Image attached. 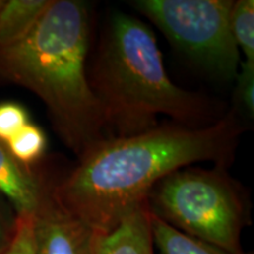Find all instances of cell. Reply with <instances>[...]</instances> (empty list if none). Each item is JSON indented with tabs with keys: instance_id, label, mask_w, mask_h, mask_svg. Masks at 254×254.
<instances>
[{
	"instance_id": "cell-9",
	"label": "cell",
	"mask_w": 254,
	"mask_h": 254,
	"mask_svg": "<svg viewBox=\"0 0 254 254\" xmlns=\"http://www.w3.org/2000/svg\"><path fill=\"white\" fill-rule=\"evenodd\" d=\"M51 0H2L0 5V53L30 33Z\"/></svg>"
},
{
	"instance_id": "cell-14",
	"label": "cell",
	"mask_w": 254,
	"mask_h": 254,
	"mask_svg": "<svg viewBox=\"0 0 254 254\" xmlns=\"http://www.w3.org/2000/svg\"><path fill=\"white\" fill-rule=\"evenodd\" d=\"M30 123L27 111L17 103L0 104V142L5 144Z\"/></svg>"
},
{
	"instance_id": "cell-3",
	"label": "cell",
	"mask_w": 254,
	"mask_h": 254,
	"mask_svg": "<svg viewBox=\"0 0 254 254\" xmlns=\"http://www.w3.org/2000/svg\"><path fill=\"white\" fill-rule=\"evenodd\" d=\"M98 52L88 79L109 138L150 131L161 114L190 127L211 125L225 114L220 104L171 80L153 32L132 15H112Z\"/></svg>"
},
{
	"instance_id": "cell-16",
	"label": "cell",
	"mask_w": 254,
	"mask_h": 254,
	"mask_svg": "<svg viewBox=\"0 0 254 254\" xmlns=\"http://www.w3.org/2000/svg\"><path fill=\"white\" fill-rule=\"evenodd\" d=\"M17 214L12 213L0 196V254L6 250L14 234Z\"/></svg>"
},
{
	"instance_id": "cell-17",
	"label": "cell",
	"mask_w": 254,
	"mask_h": 254,
	"mask_svg": "<svg viewBox=\"0 0 254 254\" xmlns=\"http://www.w3.org/2000/svg\"><path fill=\"white\" fill-rule=\"evenodd\" d=\"M1 1H2V0H0V5H1Z\"/></svg>"
},
{
	"instance_id": "cell-1",
	"label": "cell",
	"mask_w": 254,
	"mask_h": 254,
	"mask_svg": "<svg viewBox=\"0 0 254 254\" xmlns=\"http://www.w3.org/2000/svg\"><path fill=\"white\" fill-rule=\"evenodd\" d=\"M243 132L232 110L207 126L166 123L140 134L106 138L79 157L66 176L50 178L52 194L95 234H107L174 171L200 161L226 168Z\"/></svg>"
},
{
	"instance_id": "cell-13",
	"label": "cell",
	"mask_w": 254,
	"mask_h": 254,
	"mask_svg": "<svg viewBox=\"0 0 254 254\" xmlns=\"http://www.w3.org/2000/svg\"><path fill=\"white\" fill-rule=\"evenodd\" d=\"M236 103L247 118L254 117V63L243 62L237 74Z\"/></svg>"
},
{
	"instance_id": "cell-7",
	"label": "cell",
	"mask_w": 254,
	"mask_h": 254,
	"mask_svg": "<svg viewBox=\"0 0 254 254\" xmlns=\"http://www.w3.org/2000/svg\"><path fill=\"white\" fill-rule=\"evenodd\" d=\"M94 254H155L147 201L138 206L107 234H97Z\"/></svg>"
},
{
	"instance_id": "cell-11",
	"label": "cell",
	"mask_w": 254,
	"mask_h": 254,
	"mask_svg": "<svg viewBox=\"0 0 254 254\" xmlns=\"http://www.w3.org/2000/svg\"><path fill=\"white\" fill-rule=\"evenodd\" d=\"M4 145L19 164L31 168L45 153L46 135L40 127L28 123Z\"/></svg>"
},
{
	"instance_id": "cell-4",
	"label": "cell",
	"mask_w": 254,
	"mask_h": 254,
	"mask_svg": "<svg viewBox=\"0 0 254 254\" xmlns=\"http://www.w3.org/2000/svg\"><path fill=\"white\" fill-rule=\"evenodd\" d=\"M147 205L152 215L187 236L245 253L241 234L251 222L250 200L226 168H179L155 184Z\"/></svg>"
},
{
	"instance_id": "cell-6",
	"label": "cell",
	"mask_w": 254,
	"mask_h": 254,
	"mask_svg": "<svg viewBox=\"0 0 254 254\" xmlns=\"http://www.w3.org/2000/svg\"><path fill=\"white\" fill-rule=\"evenodd\" d=\"M95 236L60 206L52 194L50 177L44 174L43 195L33 213L36 254H94Z\"/></svg>"
},
{
	"instance_id": "cell-5",
	"label": "cell",
	"mask_w": 254,
	"mask_h": 254,
	"mask_svg": "<svg viewBox=\"0 0 254 254\" xmlns=\"http://www.w3.org/2000/svg\"><path fill=\"white\" fill-rule=\"evenodd\" d=\"M132 4L199 67L221 81L237 78L241 62L231 28L232 0H136Z\"/></svg>"
},
{
	"instance_id": "cell-2",
	"label": "cell",
	"mask_w": 254,
	"mask_h": 254,
	"mask_svg": "<svg viewBox=\"0 0 254 254\" xmlns=\"http://www.w3.org/2000/svg\"><path fill=\"white\" fill-rule=\"evenodd\" d=\"M90 27L84 1L51 0L30 33L0 53V80L36 93L78 158L109 138L86 71Z\"/></svg>"
},
{
	"instance_id": "cell-10",
	"label": "cell",
	"mask_w": 254,
	"mask_h": 254,
	"mask_svg": "<svg viewBox=\"0 0 254 254\" xmlns=\"http://www.w3.org/2000/svg\"><path fill=\"white\" fill-rule=\"evenodd\" d=\"M151 226L158 254H233L206 241L187 236L152 214Z\"/></svg>"
},
{
	"instance_id": "cell-12",
	"label": "cell",
	"mask_w": 254,
	"mask_h": 254,
	"mask_svg": "<svg viewBox=\"0 0 254 254\" xmlns=\"http://www.w3.org/2000/svg\"><path fill=\"white\" fill-rule=\"evenodd\" d=\"M231 28L238 49L245 62L254 63V1H233L231 11Z\"/></svg>"
},
{
	"instance_id": "cell-15",
	"label": "cell",
	"mask_w": 254,
	"mask_h": 254,
	"mask_svg": "<svg viewBox=\"0 0 254 254\" xmlns=\"http://www.w3.org/2000/svg\"><path fill=\"white\" fill-rule=\"evenodd\" d=\"M1 254H36L33 238V214L17 215L14 234Z\"/></svg>"
},
{
	"instance_id": "cell-8",
	"label": "cell",
	"mask_w": 254,
	"mask_h": 254,
	"mask_svg": "<svg viewBox=\"0 0 254 254\" xmlns=\"http://www.w3.org/2000/svg\"><path fill=\"white\" fill-rule=\"evenodd\" d=\"M43 190L44 174L19 164L0 142V194L8 199L15 214H33Z\"/></svg>"
}]
</instances>
